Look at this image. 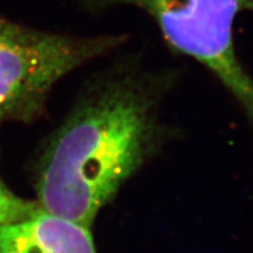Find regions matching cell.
<instances>
[{
	"label": "cell",
	"instance_id": "3",
	"mask_svg": "<svg viewBox=\"0 0 253 253\" xmlns=\"http://www.w3.org/2000/svg\"><path fill=\"white\" fill-rule=\"evenodd\" d=\"M100 14L119 7L143 12L168 47L208 69L233 95L253 125V78L236 52V19L253 13V0H74Z\"/></svg>",
	"mask_w": 253,
	"mask_h": 253
},
{
	"label": "cell",
	"instance_id": "4",
	"mask_svg": "<svg viewBox=\"0 0 253 253\" xmlns=\"http://www.w3.org/2000/svg\"><path fill=\"white\" fill-rule=\"evenodd\" d=\"M0 253H96L89 226L41 210L0 225Z\"/></svg>",
	"mask_w": 253,
	"mask_h": 253
},
{
	"label": "cell",
	"instance_id": "5",
	"mask_svg": "<svg viewBox=\"0 0 253 253\" xmlns=\"http://www.w3.org/2000/svg\"><path fill=\"white\" fill-rule=\"evenodd\" d=\"M41 210L38 202L26 201L9 190L0 178V225L23 220Z\"/></svg>",
	"mask_w": 253,
	"mask_h": 253
},
{
	"label": "cell",
	"instance_id": "1",
	"mask_svg": "<svg viewBox=\"0 0 253 253\" xmlns=\"http://www.w3.org/2000/svg\"><path fill=\"white\" fill-rule=\"evenodd\" d=\"M176 79L175 71L123 54L87 80L40 157V208L90 227L160 148V106Z\"/></svg>",
	"mask_w": 253,
	"mask_h": 253
},
{
	"label": "cell",
	"instance_id": "2",
	"mask_svg": "<svg viewBox=\"0 0 253 253\" xmlns=\"http://www.w3.org/2000/svg\"><path fill=\"white\" fill-rule=\"evenodd\" d=\"M128 41L125 33L50 32L0 15V123L37 118L60 80Z\"/></svg>",
	"mask_w": 253,
	"mask_h": 253
}]
</instances>
